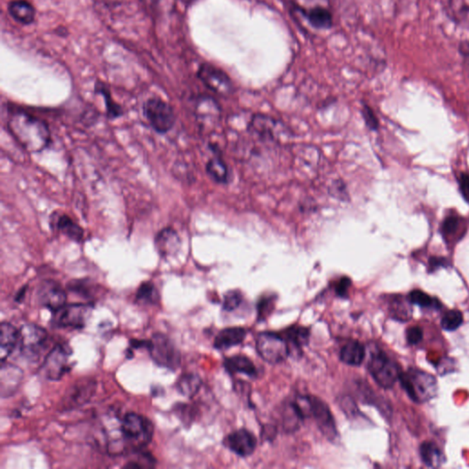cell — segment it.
<instances>
[{
  "mask_svg": "<svg viewBox=\"0 0 469 469\" xmlns=\"http://www.w3.org/2000/svg\"><path fill=\"white\" fill-rule=\"evenodd\" d=\"M7 127L15 141L30 154H40L52 142L48 124L23 110L9 112Z\"/></svg>",
  "mask_w": 469,
  "mask_h": 469,
  "instance_id": "1",
  "label": "cell"
},
{
  "mask_svg": "<svg viewBox=\"0 0 469 469\" xmlns=\"http://www.w3.org/2000/svg\"><path fill=\"white\" fill-rule=\"evenodd\" d=\"M296 20H302L315 30H328L333 26V13L328 0H284Z\"/></svg>",
  "mask_w": 469,
  "mask_h": 469,
  "instance_id": "2",
  "label": "cell"
},
{
  "mask_svg": "<svg viewBox=\"0 0 469 469\" xmlns=\"http://www.w3.org/2000/svg\"><path fill=\"white\" fill-rule=\"evenodd\" d=\"M399 381L403 389L416 403H425L436 398L438 382L434 376L416 368L400 372Z\"/></svg>",
  "mask_w": 469,
  "mask_h": 469,
  "instance_id": "3",
  "label": "cell"
},
{
  "mask_svg": "<svg viewBox=\"0 0 469 469\" xmlns=\"http://www.w3.org/2000/svg\"><path fill=\"white\" fill-rule=\"evenodd\" d=\"M120 431L124 442L138 451L151 442L154 427L144 416L129 412L120 422Z\"/></svg>",
  "mask_w": 469,
  "mask_h": 469,
  "instance_id": "4",
  "label": "cell"
},
{
  "mask_svg": "<svg viewBox=\"0 0 469 469\" xmlns=\"http://www.w3.org/2000/svg\"><path fill=\"white\" fill-rule=\"evenodd\" d=\"M142 111L151 129L158 134H167L175 125V110L163 99L156 96L149 98L144 104Z\"/></svg>",
  "mask_w": 469,
  "mask_h": 469,
  "instance_id": "5",
  "label": "cell"
},
{
  "mask_svg": "<svg viewBox=\"0 0 469 469\" xmlns=\"http://www.w3.org/2000/svg\"><path fill=\"white\" fill-rule=\"evenodd\" d=\"M368 369L374 381L383 389H390L399 381V366L378 347L369 353Z\"/></svg>",
  "mask_w": 469,
  "mask_h": 469,
  "instance_id": "6",
  "label": "cell"
},
{
  "mask_svg": "<svg viewBox=\"0 0 469 469\" xmlns=\"http://www.w3.org/2000/svg\"><path fill=\"white\" fill-rule=\"evenodd\" d=\"M148 350L158 366L175 371L181 365V353L166 335L157 333L152 335Z\"/></svg>",
  "mask_w": 469,
  "mask_h": 469,
  "instance_id": "7",
  "label": "cell"
},
{
  "mask_svg": "<svg viewBox=\"0 0 469 469\" xmlns=\"http://www.w3.org/2000/svg\"><path fill=\"white\" fill-rule=\"evenodd\" d=\"M48 334L45 328L35 324H26L20 330L21 355L30 361H37L47 347Z\"/></svg>",
  "mask_w": 469,
  "mask_h": 469,
  "instance_id": "8",
  "label": "cell"
},
{
  "mask_svg": "<svg viewBox=\"0 0 469 469\" xmlns=\"http://www.w3.org/2000/svg\"><path fill=\"white\" fill-rule=\"evenodd\" d=\"M256 349L263 360L270 364L284 361L290 354V347L284 337L273 332H262L257 335Z\"/></svg>",
  "mask_w": 469,
  "mask_h": 469,
  "instance_id": "9",
  "label": "cell"
},
{
  "mask_svg": "<svg viewBox=\"0 0 469 469\" xmlns=\"http://www.w3.org/2000/svg\"><path fill=\"white\" fill-rule=\"evenodd\" d=\"M73 351L68 344H56L46 356L40 369L43 377L49 381H60L72 369V364L70 363Z\"/></svg>",
  "mask_w": 469,
  "mask_h": 469,
  "instance_id": "10",
  "label": "cell"
},
{
  "mask_svg": "<svg viewBox=\"0 0 469 469\" xmlns=\"http://www.w3.org/2000/svg\"><path fill=\"white\" fill-rule=\"evenodd\" d=\"M304 417L306 419L313 418L318 425L320 431L329 440H335V438L337 437V430L330 409L319 398L312 395L307 397L306 405H304Z\"/></svg>",
  "mask_w": 469,
  "mask_h": 469,
  "instance_id": "11",
  "label": "cell"
},
{
  "mask_svg": "<svg viewBox=\"0 0 469 469\" xmlns=\"http://www.w3.org/2000/svg\"><path fill=\"white\" fill-rule=\"evenodd\" d=\"M93 306L90 303L65 304L54 313L52 324L59 328L82 329L91 315Z\"/></svg>",
  "mask_w": 469,
  "mask_h": 469,
  "instance_id": "12",
  "label": "cell"
},
{
  "mask_svg": "<svg viewBox=\"0 0 469 469\" xmlns=\"http://www.w3.org/2000/svg\"><path fill=\"white\" fill-rule=\"evenodd\" d=\"M197 76L207 88L217 95L228 96L234 92V85L228 74L213 65L202 64Z\"/></svg>",
  "mask_w": 469,
  "mask_h": 469,
  "instance_id": "13",
  "label": "cell"
},
{
  "mask_svg": "<svg viewBox=\"0 0 469 469\" xmlns=\"http://www.w3.org/2000/svg\"><path fill=\"white\" fill-rule=\"evenodd\" d=\"M37 297L40 306L55 313L66 304L67 294L57 282L45 279L40 284Z\"/></svg>",
  "mask_w": 469,
  "mask_h": 469,
  "instance_id": "14",
  "label": "cell"
},
{
  "mask_svg": "<svg viewBox=\"0 0 469 469\" xmlns=\"http://www.w3.org/2000/svg\"><path fill=\"white\" fill-rule=\"evenodd\" d=\"M49 224L52 231L64 236L76 243H82L85 239V229L66 214L54 211L50 216Z\"/></svg>",
  "mask_w": 469,
  "mask_h": 469,
  "instance_id": "15",
  "label": "cell"
},
{
  "mask_svg": "<svg viewBox=\"0 0 469 469\" xmlns=\"http://www.w3.org/2000/svg\"><path fill=\"white\" fill-rule=\"evenodd\" d=\"M225 444L232 452L237 453L241 458H247L253 455L256 449L257 439L250 431L239 429L228 434Z\"/></svg>",
  "mask_w": 469,
  "mask_h": 469,
  "instance_id": "16",
  "label": "cell"
},
{
  "mask_svg": "<svg viewBox=\"0 0 469 469\" xmlns=\"http://www.w3.org/2000/svg\"><path fill=\"white\" fill-rule=\"evenodd\" d=\"M95 390L94 381H81L74 385L64 398L61 405L64 410H73L86 405Z\"/></svg>",
  "mask_w": 469,
  "mask_h": 469,
  "instance_id": "17",
  "label": "cell"
},
{
  "mask_svg": "<svg viewBox=\"0 0 469 469\" xmlns=\"http://www.w3.org/2000/svg\"><path fill=\"white\" fill-rule=\"evenodd\" d=\"M23 372L17 366L6 361L1 363L0 390L3 398L11 396L18 390L23 380Z\"/></svg>",
  "mask_w": 469,
  "mask_h": 469,
  "instance_id": "18",
  "label": "cell"
},
{
  "mask_svg": "<svg viewBox=\"0 0 469 469\" xmlns=\"http://www.w3.org/2000/svg\"><path fill=\"white\" fill-rule=\"evenodd\" d=\"M181 245L178 233L172 226H166L157 233L154 246L161 257H166L175 254Z\"/></svg>",
  "mask_w": 469,
  "mask_h": 469,
  "instance_id": "19",
  "label": "cell"
},
{
  "mask_svg": "<svg viewBox=\"0 0 469 469\" xmlns=\"http://www.w3.org/2000/svg\"><path fill=\"white\" fill-rule=\"evenodd\" d=\"M20 341V330L11 323L3 322L0 326V359L1 362L11 355Z\"/></svg>",
  "mask_w": 469,
  "mask_h": 469,
  "instance_id": "20",
  "label": "cell"
},
{
  "mask_svg": "<svg viewBox=\"0 0 469 469\" xmlns=\"http://www.w3.org/2000/svg\"><path fill=\"white\" fill-rule=\"evenodd\" d=\"M248 331L243 328H228L223 329L217 334L214 346L222 350L238 346L245 340Z\"/></svg>",
  "mask_w": 469,
  "mask_h": 469,
  "instance_id": "21",
  "label": "cell"
},
{
  "mask_svg": "<svg viewBox=\"0 0 469 469\" xmlns=\"http://www.w3.org/2000/svg\"><path fill=\"white\" fill-rule=\"evenodd\" d=\"M226 371L231 374H243L250 378L257 377V371L254 363L243 355H236L226 358L224 361Z\"/></svg>",
  "mask_w": 469,
  "mask_h": 469,
  "instance_id": "22",
  "label": "cell"
},
{
  "mask_svg": "<svg viewBox=\"0 0 469 469\" xmlns=\"http://www.w3.org/2000/svg\"><path fill=\"white\" fill-rule=\"evenodd\" d=\"M365 357V347L357 340L349 341L340 350L341 361L347 365L360 366L364 361Z\"/></svg>",
  "mask_w": 469,
  "mask_h": 469,
  "instance_id": "23",
  "label": "cell"
},
{
  "mask_svg": "<svg viewBox=\"0 0 469 469\" xmlns=\"http://www.w3.org/2000/svg\"><path fill=\"white\" fill-rule=\"evenodd\" d=\"M8 12L18 23L30 25L35 20V9L26 0H15L9 3Z\"/></svg>",
  "mask_w": 469,
  "mask_h": 469,
  "instance_id": "24",
  "label": "cell"
},
{
  "mask_svg": "<svg viewBox=\"0 0 469 469\" xmlns=\"http://www.w3.org/2000/svg\"><path fill=\"white\" fill-rule=\"evenodd\" d=\"M389 313L390 318L397 321H409L412 316L411 301L408 297L402 296V295L391 297L389 302Z\"/></svg>",
  "mask_w": 469,
  "mask_h": 469,
  "instance_id": "25",
  "label": "cell"
},
{
  "mask_svg": "<svg viewBox=\"0 0 469 469\" xmlns=\"http://www.w3.org/2000/svg\"><path fill=\"white\" fill-rule=\"evenodd\" d=\"M447 15L458 26L469 30V0H448Z\"/></svg>",
  "mask_w": 469,
  "mask_h": 469,
  "instance_id": "26",
  "label": "cell"
},
{
  "mask_svg": "<svg viewBox=\"0 0 469 469\" xmlns=\"http://www.w3.org/2000/svg\"><path fill=\"white\" fill-rule=\"evenodd\" d=\"M420 456L424 464L431 468H440L446 462L445 453L439 446L430 441L420 446Z\"/></svg>",
  "mask_w": 469,
  "mask_h": 469,
  "instance_id": "27",
  "label": "cell"
},
{
  "mask_svg": "<svg viewBox=\"0 0 469 469\" xmlns=\"http://www.w3.org/2000/svg\"><path fill=\"white\" fill-rule=\"evenodd\" d=\"M96 94L101 95L105 99V111L108 120H114L120 119L124 115V110L119 103H117L112 98L111 92L108 86L103 83H96L95 86Z\"/></svg>",
  "mask_w": 469,
  "mask_h": 469,
  "instance_id": "28",
  "label": "cell"
},
{
  "mask_svg": "<svg viewBox=\"0 0 469 469\" xmlns=\"http://www.w3.org/2000/svg\"><path fill=\"white\" fill-rule=\"evenodd\" d=\"M284 338L289 344H293L297 349H302L309 342L310 331L302 325H291L284 331Z\"/></svg>",
  "mask_w": 469,
  "mask_h": 469,
  "instance_id": "29",
  "label": "cell"
},
{
  "mask_svg": "<svg viewBox=\"0 0 469 469\" xmlns=\"http://www.w3.org/2000/svg\"><path fill=\"white\" fill-rule=\"evenodd\" d=\"M276 125L274 120L262 115H256L251 121L253 132L266 139H275Z\"/></svg>",
  "mask_w": 469,
  "mask_h": 469,
  "instance_id": "30",
  "label": "cell"
},
{
  "mask_svg": "<svg viewBox=\"0 0 469 469\" xmlns=\"http://www.w3.org/2000/svg\"><path fill=\"white\" fill-rule=\"evenodd\" d=\"M202 381L198 375L185 374L179 378L176 383V389L186 397H192L198 393Z\"/></svg>",
  "mask_w": 469,
  "mask_h": 469,
  "instance_id": "31",
  "label": "cell"
},
{
  "mask_svg": "<svg viewBox=\"0 0 469 469\" xmlns=\"http://www.w3.org/2000/svg\"><path fill=\"white\" fill-rule=\"evenodd\" d=\"M195 112L197 116L203 120L216 117L219 114V105L209 96H199L195 102Z\"/></svg>",
  "mask_w": 469,
  "mask_h": 469,
  "instance_id": "32",
  "label": "cell"
},
{
  "mask_svg": "<svg viewBox=\"0 0 469 469\" xmlns=\"http://www.w3.org/2000/svg\"><path fill=\"white\" fill-rule=\"evenodd\" d=\"M207 173L219 183H225L228 180V170L225 163L220 158H213L207 164Z\"/></svg>",
  "mask_w": 469,
  "mask_h": 469,
  "instance_id": "33",
  "label": "cell"
},
{
  "mask_svg": "<svg viewBox=\"0 0 469 469\" xmlns=\"http://www.w3.org/2000/svg\"><path fill=\"white\" fill-rule=\"evenodd\" d=\"M159 293L151 282H145L139 287L136 294V300L144 304H154L159 301Z\"/></svg>",
  "mask_w": 469,
  "mask_h": 469,
  "instance_id": "34",
  "label": "cell"
},
{
  "mask_svg": "<svg viewBox=\"0 0 469 469\" xmlns=\"http://www.w3.org/2000/svg\"><path fill=\"white\" fill-rule=\"evenodd\" d=\"M68 290L80 295L86 299L94 297L96 293L95 285L89 279H73L68 284Z\"/></svg>",
  "mask_w": 469,
  "mask_h": 469,
  "instance_id": "35",
  "label": "cell"
},
{
  "mask_svg": "<svg viewBox=\"0 0 469 469\" xmlns=\"http://www.w3.org/2000/svg\"><path fill=\"white\" fill-rule=\"evenodd\" d=\"M409 300L412 303L422 307V308L440 309L441 303L436 298L421 290H414L409 294Z\"/></svg>",
  "mask_w": 469,
  "mask_h": 469,
  "instance_id": "36",
  "label": "cell"
},
{
  "mask_svg": "<svg viewBox=\"0 0 469 469\" xmlns=\"http://www.w3.org/2000/svg\"><path fill=\"white\" fill-rule=\"evenodd\" d=\"M464 321V316L459 310H449L441 319V326L444 330L452 332L461 328Z\"/></svg>",
  "mask_w": 469,
  "mask_h": 469,
  "instance_id": "37",
  "label": "cell"
},
{
  "mask_svg": "<svg viewBox=\"0 0 469 469\" xmlns=\"http://www.w3.org/2000/svg\"><path fill=\"white\" fill-rule=\"evenodd\" d=\"M242 300H243V296H242L241 291H228V293L225 294V297H224L223 308L226 311H229V312L234 311L241 306Z\"/></svg>",
  "mask_w": 469,
  "mask_h": 469,
  "instance_id": "38",
  "label": "cell"
},
{
  "mask_svg": "<svg viewBox=\"0 0 469 469\" xmlns=\"http://www.w3.org/2000/svg\"><path fill=\"white\" fill-rule=\"evenodd\" d=\"M461 224V219L458 216H446L442 225L443 234L445 235V237H450V236L455 235L458 231Z\"/></svg>",
  "mask_w": 469,
  "mask_h": 469,
  "instance_id": "39",
  "label": "cell"
},
{
  "mask_svg": "<svg viewBox=\"0 0 469 469\" xmlns=\"http://www.w3.org/2000/svg\"><path fill=\"white\" fill-rule=\"evenodd\" d=\"M155 464V459L152 458L150 453H142L139 458L135 461L129 462L125 468H152Z\"/></svg>",
  "mask_w": 469,
  "mask_h": 469,
  "instance_id": "40",
  "label": "cell"
},
{
  "mask_svg": "<svg viewBox=\"0 0 469 469\" xmlns=\"http://www.w3.org/2000/svg\"><path fill=\"white\" fill-rule=\"evenodd\" d=\"M422 338H424V331H422L420 326H412V328L407 329L406 340L409 344L415 346V344L421 343Z\"/></svg>",
  "mask_w": 469,
  "mask_h": 469,
  "instance_id": "41",
  "label": "cell"
},
{
  "mask_svg": "<svg viewBox=\"0 0 469 469\" xmlns=\"http://www.w3.org/2000/svg\"><path fill=\"white\" fill-rule=\"evenodd\" d=\"M272 298L267 297L266 299L260 301L257 311H259V319L263 320L267 318L270 313V310L272 309Z\"/></svg>",
  "mask_w": 469,
  "mask_h": 469,
  "instance_id": "42",
  "label": "cell"
},
{
  "mask_svg": "<svg viewBox=\"0 0 469 469\" xmlns=\"http://www.w3.org/2000/svg\"><path fill=\"white\" fill-rule=\"evenodd\" d=\"M350 284L351 282L349 278L344 277L340 279V281L337 282V284H335V293H337L338 296L346 297L347 293H349Z\"/></svg>",
  "mask_w": 469,
  "mask_h": 469,
  "instance_id": "43",
  "label": "cell"
},
{
  "mask_svg": "<svg viewBox=\"0 0 469 469\" xmlns=\"http://www.w3.org/2000/svg\"><path fill=\"white\" fill-rule=\"evenodd\" d=\"M363 117H364L366 124V125H368L369 129H378V122L377 117H375V115L374 112H372L371 108L368 107L364 108V110H363Z\"/></svg>",
  "mask_w": 469,
  "mask_h": 469,
  "instance_id": "44",
  "label": "cell"
},
{
  "mask_svg": "<svg viewBox=\"0 0 469 469\" xmlns=\"http://www.w3.org/2000/svg\"><path fill=\"white\" fill-rule=\"evenodd\" d=\"M458 182L463 197L469 203V175L462 173L459 177Z\"/></svg>",
  "mask_w": 469,
  "mask_h": 469,
  "instance_id": "45",
  "label": "cell"
},
{
  "mask_svg": "<svg viewBox=\"0 0 469 469\" xmlns=\"http://www.w3.org/2000/svg\"><path fill=\"white\" fill-rule=\"evenodd\" d=\"M331 188L332 190H333V192H331V194L333 195L334 197L342 199V200L347 199V194L346 187H344L342 181L335 182Z\"/></svg>",
  "mask_w": 469,
  "mask_h": 469,
  "instance_id": "46",
  "label": "cell"
},
{
  "mask_svg": "<svg viewBox=\"0 0 469 469\" xmlns=\"http://www.w3.org/2000/svg\"><path fill=\"white\" fill-rule=\"evenodd\" d=\"M446 266V260L445 259H441V257H433L430 260V268L432 271H434L440 267Z\"/></svg>",
  "mask_w": 469,
  "mask_h": 469,
  "instance_id": "47",
  "label": "cell"
},
{
  "mask_svg": "<svg viewBox=\"0 0 469 469\" xmlns=\"http://www.w3.org/2000/svg\"><path fill=\"white\" fill-rule=\"evenodd\" d=\"M465 64H467V67L469 70V49L465 52Z\"/></svg>",
  "mask_w": 469,
  "mask_h": 469,
  "instance_id": "48",
  "label": "cell"
}]
</instances>
